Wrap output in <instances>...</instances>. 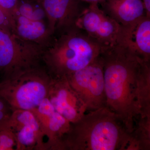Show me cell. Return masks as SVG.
I'll return each mask as SVG.
<instances>
[{"instance_id": "1", "label": "cell", "mask_w": 150, "mask_h": 150, "mask_svg": "<svg viewBox=\"0 0 150 150\" xmlns=\"http://www.w3.org/2000/svg\"><path fill=\"white\" fill-rule=\"evenodd\" d=\"M106 106L118 115L131 133L140 116L138 84L142 73L150 66L120 43L101 49Z\"/></svg>"}, {"instance_id": "2", "label": "cell", "mask_w": 150, "mask_h": 150, "mask_svg": "<svg viewBox=\"0 0 150 150\" xmlns=\"http://www.w3.org/2000/svg\"><path fill=\"white\" fill-rule=\"evenodd\" d=\"M129 133L122 119L107 106L88 111L71 123L64 150H126Z\"/></svg>"}, {"instance_id": "3", "label": "cell", "mask_w": 150, "mask_h": 150, "mask_svg": "<svg viewBox=\"0 0 150 150\" xmlns=\"http://www.w3.org/2000/svg\"><path fill=\"white\" fill-rule=\"evenodd\" d=\"M102 47L76 26L60 33L44 49L42 59L53 78L82 69L100 56Z\"/></svg>"}, {"instance_id": "4", "label": "cell", "mask_w": 150, "mask_h": 150, "mask_svg": "<svg viewBox=\"0 0 150 150\" xmlns=\"http://www.w3.org/2000/svg\"><path fill=\"white\" fill-rule=\"evenodd\" d=\"M52 77L39 67L21 73L0 83V96L12 110L35 109L48 97Z\"/></svg>"}, {"instance_id": "5", "label": "cell", "mask_w": 150, "mask_h": 150, "mask_svg": "<svg viewBox=\"0 0 150 150\" xmlns=\"http://www.w3.org/2000/svg\"><path fill=\"white\" fill-rule=\"evenodd\" d=\"M45 47L0 29V71L4 79L38 67Z\"/></svg>"}, {"instance_id": "6", "label": "cell", "mask_w": 150, "mask_h": 150, "mask_svg": "<svg viewBox=\"0 0 150 150\" xmlns=\"http://www.w3.org/2000/svg\"><path fill=\"white\" fill-rule=\"evenodd\" d=\"M65 77L83 102L87 111L106 106L103 64L100 54L86 67Z\"/></svg>"}, {"instance_id": "7", "label": "cell", "mask_w": 150, "mask_h": 150, "mask_svg": "<svg viewBox=\"0 0 150 150\" xmlns=\"http://www.w3.org/2000/svg\"><path fill=\"white\" fill-rule=\"evenodd\" d=\"M98 4H90L78 19L76 25L102 48L113 46L118 42L121 25L100 8Z\"/></svg>"}, {"instance_id": "8", "label": "cell", "mask_w": 150, "mask_h": 150, "mask_svg": "<svg viewBox=\"0 0 150 150\" xmlns=\"http://www.w3.org/2000/svg\"><path fill=\"white\" fill-rule=\"evenodd\" d=\"M48 98L55 111L70 123L78 121L86 112V108L66 77H52Z\"/></svg>"}, {"instance_id": "9", "label": "cell", "mask_w": 150, "mask_h": 150, "mask_svg": "<svg viewBox=\"0 0 150 150\" xmlns=\"http://www.w3.org/2000/svg\"><path fill=\"white\" fill-rule=\"evenodd\" d=\"M42 6L48 20L52 34H58L76 26V22L86 8L81 0H32Z\"/></svg>"}, {"instance_id": "10", "label": "cell", "mask_w": 150, "mask_h": 150, "mask_svg": "<svg viewBox=\"0 0 150 150\" xmlns=\"http://www.w3.org/2000/svg\"><path fill=\"white\" fill-rule=\"evenodd\" d=\"M117 43L150 62V17L146 15L131 24L121 25Z\"/></svg>"}, {"instance_id": "11", "label": "cell", "mask_w": 150, "mask_h": 150, "mask_svg": "<svg viewBox=\"0 0 150 150\" xmlns=\"http://www.w3.org/2000/svg\"><path fill=\"white\" fill-rule=\"evenodd\" d=\"M13 33L24 40L46 47L51 41V33L44 21L29 19L16 12L12 18Z\"/></svg>"}, {"instance_id": "12", "label": "cell", "mask_w": 150, "mask_h": 150, "mask_svg": "<svg viewBox=\"0 0 150 150\" xmlns=\"http://www.w3.org/2000/svg\"><path fill=\"white\" fill-rule=\"evenodd\" d=\"M105 12L120 25L133 23L146 15L142 0H106Z\"/></svg>"}, {"instance_id": "13", "label": "cell", "mask_w": 150, "mask_h": 150, "mask_svg": "<svg viewBox=\"0 0 150 150\" xmlns=\"http://www.w3.org/2000/svg\"><path fill=\"white\" fill-rule=\"evenodd\" d=\"M71 123L58 112H55L47 126L43 129L48 138L46 150H64L63 140L71 127Z\"/></svg>"}, {"instance_id": "14", "label": "cell", "mask_w": 150, "mask_h": 150, "mask_svg": "<svg viewBox=\"0 0 150 150\" xmlns=\"http://www.w3.org/2000/svg\"><path fill=\"white\" fill-rule=\"evenodd\" d=\"M14 134L16 150H46L43 141L45 136L38 122L26 125Z\"/></svg>"}, {"instance_id": "15", "label": "cell", "mask_w": 150, "mask_h": 150, "mask_svg": "<svg viewBox=\"0 0 150 150\" xmlns=\"http://www.w3.org/2000/svg\"><path fill=\"white\" fill-rule=\"evenodd\" d=\"M150 150V117L139 116L129 133L126 150Z\"/></svg>"}, {"instance_id": "16", "label": "cell", "mask_w": 150, "mask_h": 150, "mask_svg": "<svg viewBox=\"0 0 150 150\" xmlns=\"http://www.w3.org/2000/svg\"><path fill=\"white\" fill-rule=\"evenodd\" d=\"M38 122L31 110H12L10 115L0 125V129H7L15 133L24 126Z\"/></svg>"}, {"instance_id": "17", "label": "cell", "mask_w": 150, "mask_h": 150, "mask_svg": "<svg viewBox=\"0 0 150 150\" xmlns=\"http://www.w3.org/2000/svg\"><path fill=\"white\" fill-rule=\"evenodd\" d=\"M138 98L140 116L150 117V66L146 68L139 80Z\"/></svg>"}, {"instance_id": "18", "label": "cell", "mask_w": 150, "mask_h": 150, "mask_svg": "<svg viewBox=\"0 0 150 150\" xmlns=\"http://www.w3.org/2000/svg\"><path fill=\"white\" fill-rule=\"evenodd\" d=\"M16 12L21 15L34 21H44L46 18L43 8L32 0H19Z\"/></svg>"}, {"instance_id": "19", "label": "cell", "mask_w": 150, "mask_h": 150, "mask_svg": "<svg viewBox=\"0 0 150 150\" xmlns=\"http://www.w3.org/2000/svg\"><path fill=\"white\" fill-rule=\"evenodd\" d=\"M32 111L40 123L42 131L56 112L48 97L43 99L38 106Z\"/></svg>"}, {"instance_id": "20", "label": "cell", "mask_w": 150, "mask_h": 150, "mask_svg": "<svg viewBox=\"0 0 150 150\" xmlns=\"http://www.w3.org/2000/svg\"><path fill=\"white\" fill-rule=\"evenodd\" d=\"M16 146L15 137L13 132L7 129H0L1 150H12Z\"/></svg>"}, {"instance_id": "21", "label": "cell", "mask_w": 150, "mask_h": 150, "mask_svg": "<svg viewBox=\"0 0 150 150\" xmlns=\"http://www.w3.org/2000/svg\"><path fill=\"white\" fill-rule=\"evenodd\" d=\"M18 2L19 0H0V6L10 20L12 26L13 17L16 12Z\"/></svg>"}, {"instance_id": "22", "label": "cell", "mask_w": 150, "mask_h": 150, "mask_svg": "<svg viewBox=\"0 0 150 150\" xmlns=\"http://www.w3.org/2000/svg\"><path fill=\"white\" fill-rule=\"evenodd\" d=\"M0 29L13 33L11 23L8 16L0 6Z\"/></svg>"}, {"instance_id": "23", "label": "cell", "mask_w": 150, "mask_h": 150, "mask_svg": "<svg viewBox=\"0 0 150 150\" xmlns=\"http://www.w3.org/2000/svg\"><path fill=\"white\" fill-rule=\"evenodd\" d=\"M11 111V108L8 103L6 102L4 98L0 96V111L9 112Z\"/></svg>"}, {"instance_id": "24", "label": "cell", "mask_w": 150, "mask_h": 150, "mask_svg": "<svg viewBox=\"0 0 150 150\" xmlns=\"http://www.w3.org/2000/svg\"><path fill=\"white\" fill-rule=\"evenodd\" d=\"M11 111H0V125L9 117Z\"/></svg>"}, {"instance_id": "25", "label": "cell", "mask_w": 150, "mask_h": 150, "mask_svg": "<svg viewBox=\"0 0 150 150\" xmlns=\"http://www.w3.org/2000/svg\"><path fill=\"white\" fill-rule=\"evenodd\" d=\"M146 11V15L150 17V0H142Z\"/></svg>"}, {"instance_id": "26", "label": "cell", "mask_w": 150, "mask_h": 150, "mask_svg": "<svg viewBox=\"0 0 150 150\" xmlns=\"http://www.w3.org/2000/svg\"><path fill=\"white\" fill-rule=\"evenodd\" d=\"M82 1L91 4H103L105 2L106 0H81Z\"/></svg>"}, {"instance_id": "27", "label": "cell", "mask_w": 150, "mask_h": 150, "mask_svg": "<svg viewBox=\"0 0 150 150\" xmlns=\"http://www.w3.org/2000/svg\"><path fill=\"white\" fill-rule=\"evenodd\" d=\"M0 150H1V148H0Z\"/></svg>"}]
</instances>
